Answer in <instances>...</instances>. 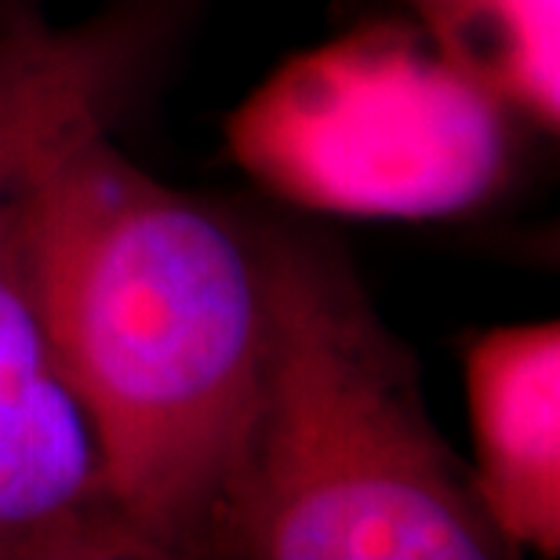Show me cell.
I'll return each instance as SVG.
<instances>
[{"label": "cell", "mask_w": 560, "mask_h": 560, "mask_svg": "<svg viewBox=\"0 0 560 560\" xmlns=\"http://www.w3.org/2000/svg\"><path fill=\"white\" fill-rule=\"evenodd\" d=\"M33 288L109 488L153 557H197L237 463L262 364V266L106 131L26 194Z\"/></svg>", "instance_id": "cell-1"}, {"label": "cell", "mask_w": 560, "mask_h": 560, "mask_svg": "<svg viewBox=\"0 0 560 560\" xmlns=\"http://www.w3.org/2000/svg\"><path fill=\"white\" fill-rule=\"evenodd\" d=\"M255 244L259 386L197 557H510L425 411L416 361L342 255L284 233Z\"/></svg>", "instance_id": "cell-2"}, {"label": "cell", "mask_w": 560, "mask_h": 560, "mask_svg": "<svg viewBox=\"0 0 560 560\" xmlns=\"http://www.w3.org/2000/svg\"><path fill=\"white\" fill-rule=\"evenodd\" d=\"M510 109L422 30L375 22L280 62L226 120L230 153L291 205L353 219H441L510 164Z\"/></svg>", "instance_id": "cell-3"}, {"label": "cell", "mask_w": 560, "mask_h": 560, "mask_svg": "<svg viewBox=\"0 0 560 560\" xmlns=\"http://www.w3.org/2000/svg\"><path fill=\"white\" fill-rule=\"evenodd\" d=\"M26 194L0 208V560H156L109 488L33 288Z\"/></svg>", "instance_id": "cell-4"}, {"label": "cell", "mask_w": 560, "mask_h": 560, "mask_svg": "<svg viewBox=\"0 0 560 560\" xmlns=\"http://www.w3.org/2000/svg\"><path fill=\"white\" fill-rule=\"evenodd\" d=\"M469 480L502 542L560 553V324L485 331L466 353Z\"/></svg>", "instance_id": "cell-5"}, {"label": "cell", "mask_w": 560, "mask_h": 560, "mask_svg": "<svg viewBox=\"0 0 560 560\" xmlns=\"http://www.w3.org/2000/svg\"><path fill=\"white\" fill-rule=\"evenodd\" d=\"M131 55L117 26H55L33 11L0 22V208L106 131Z\"/></svg>", "instance_id": "cell-6"}, {"label": "cell", "mask_w": 560, "mask_h": 560, "mask_svg": "<svg viewBox=\"0 0 560 560\" xmlns=\"http://www.w3.org/2000/svg\"><path fill=\"white\" fill-rule=\"evenodd\" d=\"M422 33L510 114L560 120V0H408Z\"/></svg>", "instance_id": "cell-7"}]
</instances>
